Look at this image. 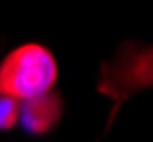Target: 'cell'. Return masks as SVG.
Listing matches in <instances>:
<instances>
[{"mask_svg": "<svg viewBox=\"0 0 153 142\" xmlns=\"http://www.w3.org/2000/svg\"><path fill=\"white\" fill-rule=\"evenodd\" d=\"M57 83V62L46 46L23 44L0 62V96L30 101Z\"/></svg>", "mask_w": 153, "mask_h": 142, "instance_id": "obj_1", "label": "cell"}, {"mask_svg": "<svg viewBox=\"0 0 153 142\" xmlns=\"http://www.w3.org/2000/svg\"><path fill=\"white\" fill-rule=\"evenodd\" d=\"M153 87V44L144 46L137 41H123L112 60L101 67L96 90L112 101L110 122L123 101L142 90Z\"/></svg>", "mask_w": 153, "mask_h": 142, "instance_id": "obj_2", "label": "cell"}, {"mask_svg": "<svg viewBox=\"0 0 153 142\" xmlns=\"http://www.w3.org/2000/svg\"><path fill=\"white\" fill-rule=\"evenodd\" d=\"M59 117H62V96L53 90L37 99L21 101L19 122L27 133H34V135L48 133L59 122Z\"/></svg>", "mask_w": 153, "mask_h": 142, "instance_id": "obj_3", "label": "cell"}, {"mask_svg": "<svg viewBox=\"0 0 153 142\" xmlns=\"http://www.w3.org/2000/svg\"><path fill=\"white\" fill-rule=\"evenodd\" d=\"M19 112H21V101L9 96H0V129H14L19 124Z\"/></svg>", "mask_w": 153, "mask_h": 142, "instance_id": "obj_4", "label": "cell"}]
</instances>
